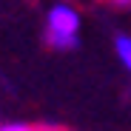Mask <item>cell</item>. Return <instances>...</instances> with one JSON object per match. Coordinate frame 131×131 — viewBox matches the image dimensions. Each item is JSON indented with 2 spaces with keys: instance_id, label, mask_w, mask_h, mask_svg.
I'll list each match as a JSON object with an SVG mask.
<instances>
[{
  "instance_id": "obj_4",
  "label": "cell",
  "mask_w": 131,
  "mask_h": 131,
  "mask_svg": "<svg viewBox=\"0 0 131 131\" xmlns=\"http://www.w3.org/2000/svg\"><path fill=\"white\" fill-rule=\"evenodd\" d=\"M108 3H114V6H120V9H128V12H131V0H108Z\"/></svg>"
},
{
  "instance_id": "obj_2",
  "label": "cell",
  "mask_w": 131,
  "mask_h": 131,
  "mask_svg": "<svg viewBox=\"0 0 131 131\" xmlns=\"http://www.w3.org/2000/svg\"><path fill=\"white\" fill-rule=\"evenodd\" d=\"M114 54H117L123 69L131 71V34H125V31L114 34Z\"/></svg>"
},
{
  "instance_id": "obj_1",
  "label": "cell",
  "mask_w": 131,
  "mask_h": 131,
  "mask_svg": "<svg viewBox=\"0 0 131 131\" xmlns=\"http://www.w3.org/2000/svg\"><path fill=\"white\" fill-rule=\"evenodd\" d=\"M80 29L83 14L69 0H54L46 9V23H43V43L54 51H74L80 46Z\"/></svg>"
},
{
  "instance_id": "obj_3",
  "label": "cell",
  "mask_w": 131,
  "mask_h": 131,
  "mask_svg": "<svg viewBox=\"0 0 131 131\" xmlns=\"http://www.w3.org/2000/svg\"><path fill=\"white\" fill-rule=\"evenodd\" d=\"M0 131H43V128L29 125V123H3V125H0Z\"/></svg>"
}]
</instances>
